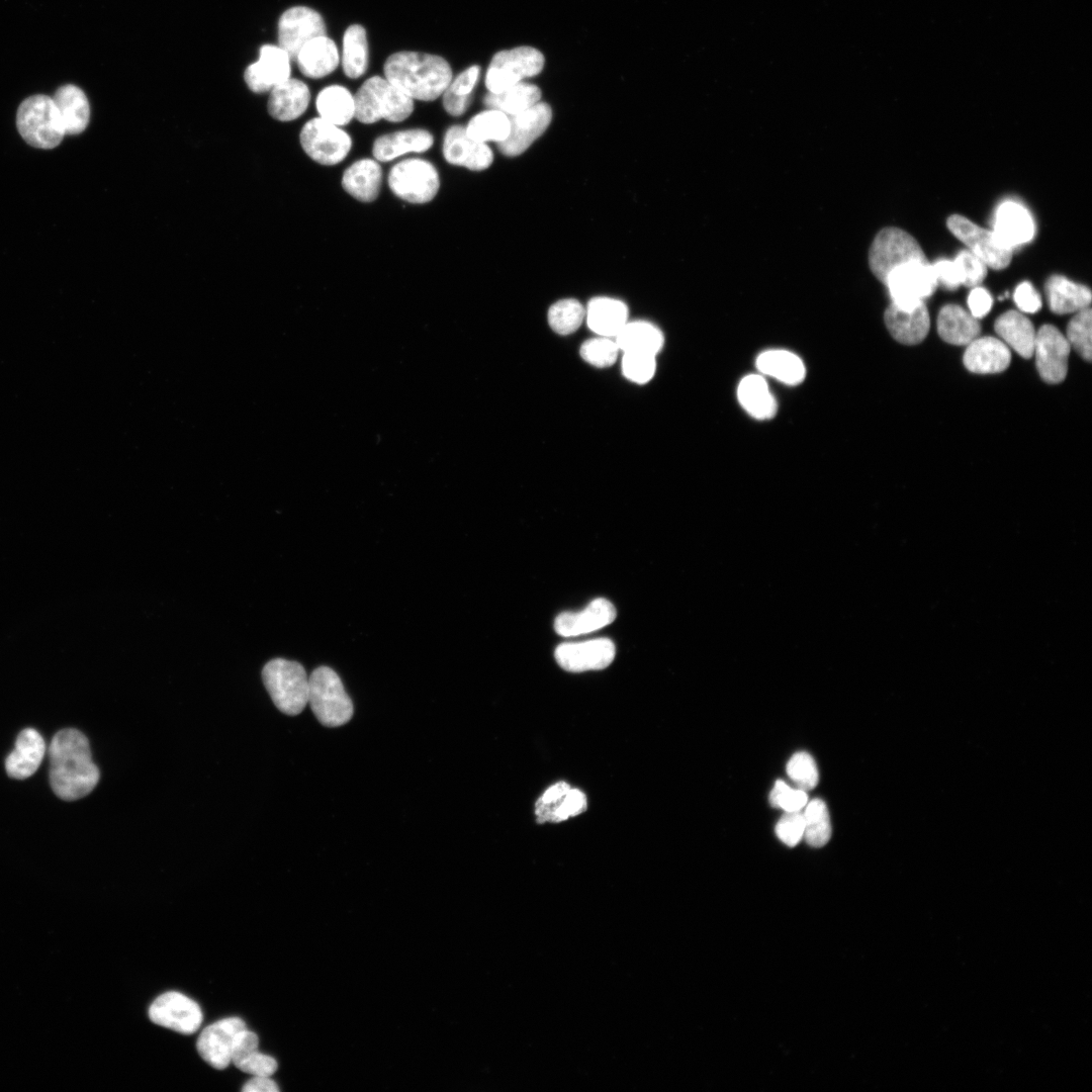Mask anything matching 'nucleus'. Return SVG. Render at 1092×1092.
<instances>
[{"label": "nucleus", "mask_w": 1092, "mask_h": 1092, "mask_svg": "<svg viewBox=\"0 0 1092 1092\" xmlns=\"http://www.w3.org/2000/svg\"><path fill=\"white\" fill-rule=\"evenodd\" d=\"M340 65L348 79L357 80L366 74L369 66V43L367 31L363 25L353 23L345 29Z\"/></svg>", "instance_id": "f704fd0d"}, {"label": "nucleus", "mask_w": 1092, "mask_h": 1092, "mask_svg": "<svg viewBox=\"0 0 1092 1092\" xmlns=\"http://www.w3.org/2000/svg\"><path fill=\"white\" fill-rule=\"evenodd\" d=\"M466 133L479 143L498 145L510 132V116L506 113L485 107L473 114L464 124Z\"/></svg>", "instance_id": "37998d69"}, {"label": "nucleus", "mask_w": 1092, "mask_h": 1092, "mask_svg": "<svg viewBox=\"0 0 1092 1092\" xmlns=\"http://www.w3.org/2000/svg\"><path fill=\"white\" fill-rule=\"evenodd\" d=\"M262 680L274 705L282 713L295 716L308 702V676L297 661L274 658L262 669Z\"/></svg>", "instance_id": "39448f33"}, {"label": "nucleus", "mask_w": 1092, "mask_h": 1092, "mask_svg": "<svg viewBox=\"0 0 1092 1092\" xmlns=\"http://www.w3.org/2000/svg\"><path fill=\"white\" fill-rule=\"evenodd\" d=\"M543 54L522 46L495 53L486 69L484 85L489 93H499L524 79L537 76L544 68Z\"/></svg>", "instance_id": "1a4fd4ad"}, {"label": "nucleus", "mask_w": 1092, "mask_h": 1092, "mask_svg": "<svg viewBox=\"0 0 1092 1092\" xmlns=\"http://www.w3.org/2000/svg\"><path fill=\"white\" fill-rule=\"evenodd\" d=\"M954 262L959 267L963 285L969 287L978 286L987 274L985 263L971 251H961L957 255Z\"/></svg>", "instance_id": "864d4df0"}, {"label": "nucleus", "mask_w": 1092, "mask_h": 1092, "mask_svg": "<svg viewBox=\"0 0 1092 1092\" xmlns=\"http://www.w3.org/2000/svg\"><path fill=\"white\" fill-rule=\"evenodd\" d=\"M947 228L986 266L1000 270L1009 265L1012 250L1004 246L993 231L985 230L959 214L947 218Z\"/></svg>", "instance_id": "2eb2a0df"}, {"label": "nucleus", "mask_w": 1092, "mask_h": 1092, "mask_svg": "<svg viewBox=\"0 0 1092 1092\" xmlns=\"http://www.w3.org/2000/svg\"><path fill=\"white\" fill-rule=\"evenodd\" d=\"M50 783L54 793L66 801L90 794L100 772L93 762L87 737L79 730H60L49 747Z\"/></svg>", "instance_id": "f257e3e1"}, {"label": "nucleus", "mask_w": 1092, "mask_h": 1092, "mask_svg": "<svg viewBox=\"0 0 1092 1092\" xmlns=\"http://www.w3.org/2000/svg\"><path fill=\"white\" fill-rule=\"evenodd\" d=\"M244 1092H278L277 1084L267 1076H254L243 1086Z\"/></svg>", "instance_id": "bf43d9fd"}, {"label": "nucleus", "mask_w": 1092, "mask_h": 1092, "mask_svg": "<svg viewBox=\"0 0 1092 1092\" xmlns=\"http://www.w3.org/2000/svg\"><path fill=\"white\" fill-rule=\"evenodd\" d=\"M803 813L805 828L804 838L813 847L824 846L831 837V823L826 804L820 799H814L806 804Z\"/></svg>", "instance_id": "a18cd8bd"}, {"label": "nucleus", "mask_w": 1092, "mask_h": 1092, "mask_svg": "<svg viewBox=\"0 0 1092 1092\" xmlns=\"http://www.w3.org/2000/svg\"><path fill=\"white\" fill-rule=\"evenodd\" d=\"M937 283L953 290L962 284V276L954 260H938L932 265Z\"/></svg>", "instance_id": "4d7b16f0"}, {"label": "nucleus", "mask_w": 1092, "mask_h": 1092, "mask_svg": "<svg viewBox=\"0 0 1092 1092\" xmlns=\"http://www.w3.org/2000/svg\"><path fill=\"white\" fill-rule=\"evenodd\" d=\"M16 125L22 139L39 149L56 148L66 134L53 98L43 94L29 96L20 103Z\"/></svg>", "instance_id": "423d86ee"}, {"label": "nucleus", "mask_w": 1092, "mask_h": 1092, "mask_svg": "<svg viewBox=\"0 0 1092 1092\" xmlns=\"http://www.w3.org/2000/svg\"><path fill=\"white\" fill-rule=\"evenodd\" d=\"M758 371L787 385L801 383L806 374L805 365L800 357L787 350H766L756 359Z\"/></svg>", "instance_id": "79ce46f5"}, {"label": "nucleus", "mask_w": 1092, "mask_h": 1092, "mask_svg": "<svg viewBox=\"0 0 1092 1092\" xmlns=\"http://www.w3.org/2000/svg\"><path fill=\"white\" fill-rule=\"evenodd\" d=\"M52 98L61 116L65 133L83 132L90 119L89 101L84 91L76 85L66 84L59 87Z\"/></svg>", "instance_id": "473e14b6"}, {"label": "nucleus", "mask_w": 1092, "mask_h": 1092, "mask_svg": "<svg viewBox=\"0 0 1092 1092\" xmlns=\"http://www.w3.org/2000/svg\"><path fill=\"white\" fill-rule=\"evenodd\" d=\"M480 74V67L472 65L453 76L440 97L442 108L447 115L459 118L468 111Z\"/></svg>", "instance_id": "4c0bfd02"}, {"label": "nucleus", "mask_w": 1092, "mask_h": 1092, "mask_svg": "<svg viewBox=\"0 0 1092 1092\" xmlns=\"http://www.w3.org/2000/svg\"><path fill=\"white\" fill-rule=\"evenodd\" d=\"M384 182L383 164L371 155L360 157L348 164L340 179L343 191L364 204L373 203L379 198Z\"/></svg>", "instance_id": "412c9836"}, {"label": "nucleus", "mask_w": 1092, "mask_h": 1092, "mask_svg": "<svg viewBox=\"0 0 1092 1092\" xmlns=\"http://www.w3.org/2000/svg\"><path fill=\"white\" fill-rule=\"evenodd\" d=\"M926 257L916 240L898 228H885L875 237L869 252V265L874 275L885 283L895 268Z\"/></svg>", "instance_id": "9d476101"}, {"label": "nucleus", "mask_w": 1092, "mask_h": 1092, "mask_svg": "<svg viewBox=\"0 0 1092 1092\" xmlns=\"http://www.w3.org/2000/svg\"><path fill=\"white\" fill-rule=\"evenodd\" d=\"M1009 347L994 337L976 338L964 354L966 368L974 373L988 374L1004 371L1010 364Z\"/></svg>", "instance_id": "c85d7f7f"}, {"label": "nucleus", "mask_w": 1092, "mask_h": 1092, "mask_svg": "<svg viewBox=\"0 0 1092 1092\" xmlns=\"http://www.w3.org/2000/svg\"><path fill=\"white\" fill-rule=\"evenodd\" d=\"M436 143L434 132L423 126H410L386 131L375 136L371 144V156L381 164H391L400 159L425 155Z\"/></svg>", "instance_id": "ddd939ff"}, {"label": "nucleus", "mask_w": 1092, "mask_h": 1092, "mask_svg": "<svg viewBox=\"0 0 1092 1092\" xmlns=\"http://www.w3.org/2000/svg\"><path fill=\"white\" fill-rule=\"evenodd\" d=\"M323 34H327L326 21L323 15L311 7H289L278 19V46L288 53L293 62L307 41Z\"/></svg>", "instance_id": "4468645a"}, {"label": "nucleus", "mask_w": 1092, "mask_h": 1092, "mask_svg": "<svg viewBox=\"0 0 1092 1092\" xmlns=\"http://www.w3.org/2000/svg\"><path fill=\"white\" fill-rule=\"evenodd\" d=\"M1013 298L1017 307L1023 312L1034 313L1041 307L1039 294L1027 281L1017 285Z\"/></svg>", "instance_id": "6e6d98bb"}, {"label": "nucleus", "mask_w": 1092, "mask_h": 1092, "mask_svg": "<svg viewBox=\"0 0 1092 1092\" xmlns=\"http://www.w3.org/2000/svg\"><path fill=\"white\" fill-rule=\"evenodd\" d=\"M46 753V742L33 728L23 729L17 736L15 748L5 760L6 772L16 780L31 777Z\"/></svg>", "instance_id": "c756f323"}, {"label": "nucleus", "mask_w": 1092, "mask_h": 1092, "mask_svg": "<svg viewBox=\"0 0 1092 1092\" xmlns=\"http://www.w3.org/2000/svg\"><path fill=\"white\" fill-rule=\"evenodd\" d=\"M310 102L309 86L302 80L290 77L269 92L267 109L274 119L290 122L301 117Z\"/></svg>", "instance_id": "393cba45"}, {"label": "nucleus", "mask_w": 1092, "mask_h": 1092, "mask_svg": "<svg viewBox=\"0 0 1092 1092\" xmlns=\"http://www.w3.org/2000/svg\"><path fill=\"white\" fill-rule=\"evenodd\" d=\"M619 347L615 340L609 337L599 336L586 340L580 347V356L588 364L598 368H606L613 365L619 355Z\"/></svg>", "instance_id": "09e8293b"}, {"label": "nucleus", "mask_w": 1092, "mask_h": 1092, "mask_svg": "<svg viewBox=\"0 0 1092 1092\" xmlns=\"http://www.w3.org/2000/svg\"><path fill=\"white\" fill-rule=\"evenodd\" d=\"M1035 225L1030 212L1019 202L1003 201L996 209L993 233L1007 248L1028 243L1034 236Z\"/></svg>", "instance_id": "b1692460"}, {"label": "nucleus", "mask_w": 1092, "mask_h": 1092, "mask_svg": "<svg viewBox=\"0 0 1092 1092\" xmlns=\"http://www.w3.org/2000/svg\"><path fill=\"white\" fill-rule=\"evenodd\" d=\"M980 331L978 320L960 305H944L938 313L937 332L946 343L968 345L978 337Z\"/></svg>", "instance_id": "ea45409f"}, {"label": "nucleus", "mask_w": 1092, "mask_h": 1092, "mask_svg": "<svg viewBox=\"0 0 1092 1092\" xmlns=\"http://www.w3.org/2000/svg\"><path fill=\"white\" fill-rule=\"evenodd\" d=\"M152 1022L183 1034H192L202 1023L200 1006L186 995L170 991L158 996L149 1008Z\"/></svg>", "instance_id": "dca6fc26"}, {"label": "nucleus", "mask_w": 1092, "mask_h": 1092, "mask_svg": "<svg viewBox=\"0 0 1092 1092\" xmlns=\"http://www.w3.org/2000/svg\"><path fill=\"white\" fill-rule=\"evenodd\" d=\"M551 120L550 105L541 101L510 116L509 135L503 143L496 145L497 150L507 157L523 154L545 132Z\"/></svg>", "instance_id": "f3484780"}, {"label": "nucleus", "mask_w": 1092, "mask_h": 1092, "mask_svg": "<svg viewBox=\"0 0 1092 1092\" xmlns=\"http://www.w3.org/2000/svg\"><path fill=\"white\" fill-rule=\"evenodd\" d=\"M299 144L303 153L315 164L336 167L352 153L354 139L347 127L313 116L302 124Z\"/></svg>", "instance_id": "0eeeda50"}, {"label": "nucleus", "mask_w": 1092, "mask_h": 1092, "mask_svg": "<svg viewBox=\"0 0 1092 1092\" xmlns=\"http://www.w3.org/2000/svg\"><path fill=\"white\" fill-rule=\"evenodd\" d=\"M291 58L278 44L266 43L259 50V58L244 72V80L254 93L270 92L291 77Z\"/></svg>", "instance_id": "a211bd4d"}, {"label": "nucleus", "mask_w": 1092, "mask_h": 1092, "mask_svg": "<svg viewBox=\"0 0 1092 1092\" xmlns=\"http://www.w3.org/2000/svg\"><path fill=\"white\" fill-rule=\"evenodd\" d=\"M548 323L559 335L575 332L585 318V307L574 298H564L553 303L548 309Z\"/></svg>", "instance_id": "49530a36"}, {"label": "nucleus", "mask_w": 1092, "mask_h": 1092, "mask_svg": "<svg viewBox=\"0 0 1092 1092\" xmlns=\"http://www.w3.org/2000/svg\"><path fill=\"white\" fill-rule=\"evenodd\" d=\"M804 828L803 813L786 812L776 825V834L788 846H795L803 837Z\"/></svg>", "instance_id": "5fc2aeb1"}, {"label": "nucleus", "mask_w": 1092, "mask_h": 1092, "mask_svg": "<svg viewBox=\"0 0 1092 1092\" xmlns=\"http://www.w3.org/2000/svg\"><path fill=\"white\" fill-rule=\"evenodd\" d=\"M737 398L743 410L756 420H769L777 413V400L762 375L744 376L737 387Z\"/></svg>", "instance_id": "e433bc0d"}, {"label": "nucleus", "mask_w": 1092, "mask_h": 1092, "mask_svg": "<svg viewBox=\"0 0 1092 1092\" xmlns=\"http://www.w3.org/2000/svg\"><path fill=\"white\" fill-rule=\"evenodd\" d=\"M615 654V644L607 638L562 643L554 652L559 666L571 672L604 669L614 660Z\"/></svg>", "instance_id": "4be33fe9"}, {"label": "nucleus", "mask_w": 1092, "mask_h": 1092, "mask_svg": "<svg viewBox=\"0 0 1092 1092\" xmlns=\"http://www.w3.org/2000/svg\"><path fill=\"white\" fill-rule=\"evenodd\" d=\"M258 1035L247 1027L241 1030L235 1041L232 1063L244 1073L252 1076L270 1077L277 1070L274 1058L258 1051Z\"/></svg>", "instance_id": "72a5a7b5"}, {"label": "nucleus", "mask_w": 1092, "mask_h": 1092, "mask_svg": "<svg viewBox=\"0 0 1092 1092\" xmlns=\"http://www.w3.org/2000/svg\"><path fill=\"white\" fill-rule=\"evenodd\" d=\"M383 76L415 102H433L440 99L454 74L439 55L399 51L386 58Z\"/></svg>", "instance_id": "f03ea898"}, {"label": "nucleus", "mask_w": 1092, "mask_h": 1092, "mask_svg": "<svg viewBox=\"0 0 1092 1092\" xmlns=\"http://www.w3.org/2000/svg\"><path fill=\"white\" fill-rule=\"evenodd\" d=\"M246 1027L245 1021L239 1017L223 1018L207 1025L197 1038L198 1054L214 1069L228 1068L232 1063L236 1037Z\"/></svg>", "instance_id": "aec40b11"}, {"label": "nucleus", "mask_w": 1092, "mask_h": 1092, "mask_svg": "<svg viewBox=\"0 0 1092 1092\" xmlns=\"http://www.w3.org/2000/svg\"><path fill=\"white\" fill-rule=\"evenodd\" d=\"M316 116L334 124L347 127L355 120V92L343 84L324 86L314 97Z\"/></svg>", "instance_id": "7c9ffc66"}, {"label": "nucleus", "mask_w": 1092, "mask_h": 1092, "mask_svg": "<svg viewBox=\"0 0 1092 1092\" xmlns=\"http://www.w3.org/2000/svg\"><path fill=\"white\" fill-rule=\"evenodd\" d=\"M355 120L363 125L380 121L398 124L414 114L416 102L383 75L365 79L355 92Z\"/></svg>", "instance_id": "7ed1b4c3"}, {"label": "nucleus", "mask_w": 1092, "mask_h": 1092, "mask_svg": "<svg viewBox=\"0 0 1092 1092\" xmlns=\"http://www.w3.org/2000/svg\"><path fill=\"white\" fill-rule=\"evenodd\" d=\"M1091 308L1085 307L1076 312L1067 327V340L1078 354L1087 361L1092 358Z\"/></svg>", "instance_id": "de8ad7c7"}, {"label": "nucleus", "mask_w": 1092, "mask_h": 1092, "mask_svg": "<svg viewBox=\"0 0 1092 1092\" xmlns=\"http://www.w3.org/2000/svg\"><path fill=\"white\" fill-rule=\"evenodd\" d=\"M586 807L585 794L561 781L550 786L536 801V821L559 823L583 813Z\"/></svg>", "instance_id": "5701e85b"}, {"label": "nucleus", "mask_w": 1092, "mask_h": 1092, "mask_svg": "<svg viewBox=\"0 0 1092 1092\" xmlns=\"http://www.w3.org/2000/svg\"><path fill=\"white\" fill-rule=\"evenodd\" d=\"M324 726L338 727L350 721L353 703L337 672L329 666L316 667L308 677V702Z\"/></svg>", "instance_id": "6e6552de"}, {"label": "nucleus", "mask_w": 1092, "mask_h": 1092, "mask_svg": "<svg viewBox=\"0 0 1092 1092\" xmlns=\"http://www.w3.org/2000/svg\"><path fill=\"white\" fill-rule=\"evenodd\" d=\"M441 156L449 166L472 172L487 170L494 160L491 147L471 139L461 123H452L444 129Z\"/></svg>", "instance_id": "f8f14e48"}, {"label": "nucleus", "mask_w": 1092, "mask_h": 1092, "mask_svg": "<svg viewBox=\"0 0 1092 1092\" xmlns=\"http://www.w3.org/2000/svg\"><path fill=\"white\" fill-rule=\"evenodd\" d=\"M892 303L911 307L930 296L937 285L932 265L927 260L905 263L890 272L885 283Z\"/></svg>", "instance_id": "9b49d317"}, {"label": "nucleus", "mask_w": 1092, "mask_h": 1092, "mask_svg": "<svg viewBox=\"0 0 1092 1092\" xmlns=\"http://www.w3.org/2000/svg\"><path fill=\"white\" fill-rule=\"evenodd\" d=\"M539 101L540 88L523 81L499 93L487 92L482 99L485 107L497 109L509 116L520 113Z\"/></svg>", "instance_id": "c03bdc74"}, {"label": "nucleus", "mask_w": 1092, "mask_h": 1092, "mask_svg": "<svg viewBox=\"0 0 1092 1092\" xmlns=\"http://www.w3.org/2000/svg\"><path fill=\"white\" fill-rule=\"evenodd\" d=\"M1045 294L1051 310L1057 314L1077 312L1091 302L1090 289L1061 275L1051 276L1045 282Z\"/></svg>", "instance_id": "c9c22d12"}, {"label": "nucleus", "mask_w": 1092, "mask_h": 1092, "mask_svg": "<svg viewBox=\"0 0 1092 1092\" xmlns=\"http://www.w3.org/2000/svg\"><path fill=\"white\" fill-rule=\"evenodd\" d=\"M294 62L300 73L312 80L333 74L340 66V50L328 34L307 41L297 53Z\"/></svg>", "instance_id": "cd10ccee"}, {"label": "nucleus", "mask_w": 1092, "mask_h": 1092, "mask_svg": "<svg viewBox=\"0 0 1092 1092\" xmlns=\"http://www.w3.org/2000/svg\"><path fill=\"white\" fill-rule=\"evenodd\" d=\"M1070 349L1067 338L1056 327H1040L1036 332L1033 354L1035 353L1036 367L1043 381L1056 384L1065 379Z\"/></svg>", "instance_id": "6ab92c4d"}, {"label": "nucleus", "mask_w": 1092, "mask_h": 1092, "mask_svg": "<svg viewBox=\"0 0 1092 1092\" xmlns=\"http://www.w3.org/2000/svg\"><path fill=\"white\" fill-rule=\"evenodd\" d=\"M787 772L797 787L804 791L814 789L819 780L813 757L804 751L795 753L787 764Z\"/></svg>", "instance_id": "8fccbe9b"}, {"label": "nucleus", "mask_w": 1092, "mask_h": 1092, "mask_svg": "<svg viewBox=\"0 0 1092 1092\" xmlns=\"http://www.w3.org/2000/svg\"><path fill=\"white\" fill-rule=\"evenodd\" d=\"M615 342L623 353H641L656 356L662 349L664 338L655 325L638 320L628 321L616 335Z\"/></svg>", "instance_id": "a19ab883"}, {"label": "nucleus", "mask_w": 1092, "mask_h": 1092, "mask_svg": "<svg viewBox=\"0 0 1092 1092\" xmlns=\"http://www.w3.org/2000/svg\"><path fill=\"white\" fill-rule=\"evenodd\" d=\"M616 618L614 605L603 598L590 602L579 612H564L554 621V629L563 637L577 636L599 630Z\"/></svg>", "instance_id": "a878e982"}, {"label": "nucleus", "mask_w": 1092, "mask_h": 1092, "mask_svg": "<svg viewBox=\"0 0 1092 1092\" xmlns=\"http://www.w3.org/2000/svg\"><path fill=\"white\" fill-rule=\"evenodd\" d=\"M992 302L993 299L989 291L980 286L973 287L968 296L970 313L977 320L990 311Z\"/></svg>", "instance_id": "13d9d810"}, {"label": "nucleus", "mask_w": 1092, "mask_h": 1092, "mask_svg": "<svg viewBox=\"0 0 1092 1092\" xmlns=\"http://www.w3.org/2000/svg\"><path fill=\"white\" fill-rule=\"evenodd\" d=\"M585 320L599 336L615 338L628 322V306L617 298L597 296L587 302Z\"/></svg>", "instance_id": "2f4dec72"}, {"label": "nucleus", "mask_w": 1092, "mask_h": 1092, "mask_svg": "<svg viewBox=\"0 0 1092 1092\" xmlns=\"http://www.w3.org/2000/svg\"><path fill=\"white\" fill-rule=\"evenodd\" d=\"M994 329L1002 341L1021 357L1028 359L1033 355L1036 332L1021 312L1006 311L996 320Z\"/></svg>", "instance_id": "58836bf2"}, {"label": "nucleus", "mask_w": 1092, "mask_h": 1092, "mask_svg": "<svg viewBox=\"0 0 1092 1092\" xmlns=\"http://www.w3.org/2000/svg\"><path fill=\"white\" fill-rule=\"evenodd\" d=\"M385 183L398 200L411 205H426L439 195L442 176L432 160L417 155L391 163Z\"/></svg>", "instance_id": "20e7f679"}, {"label": "nucleus", "mask_w": 1092, "mask_h": 1092, "mask_svg": "<svg viewBox=\"0 0 1092 1092\" xmlns=\"http://www.w3.org/2000/svg\"><path fill=\"white\" fill-rule=\"evenodd\" d=\"M771 806L781 808L785 812L801 811L808 803L806 791L799 788L793 789L783 781H777L770 794Z\"/></svg>", "instance_id": "603ef678"}, {"label": "nucleus", "mask_w": 1092, "mask_h": 1092, "mask_svg": "<svg viewBox=\"0 0 1092 1092\" xmlns=\"http://www.w3.org/2000/svg\"><path fill=\"white\" fill-rule=\"evenodd\" d=\"M884 320L892 337L905 345L922 342L930 326L924 301L911 307H900L892 303L886 309Z\"/></svg>", "instance_id": "bb28decb"}, {"label": "nucleus", "mask_w": 1092, "mask_h": 1092, "mask_svg": "<svg viewBox=\"0 0 1092 1092\" xmlns=\"http://www.w3.org/2000/svg\"><path fill=\"white\" fill-rule=\"evenodd\" d=\"M655 356L641 353H623L622 372L632 382L644 384L655 374Z\"/></svg>", "instance_id": "3c124183"}]
</instances>
